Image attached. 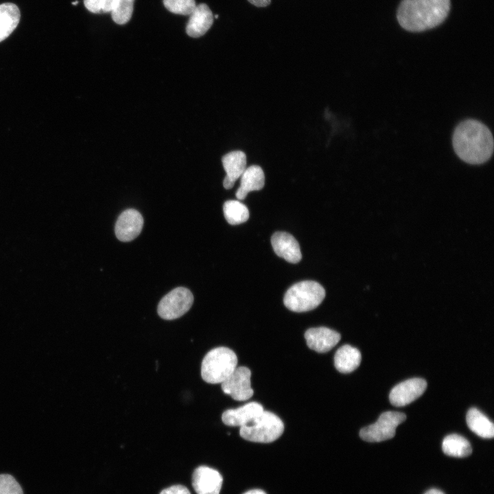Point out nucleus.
<instances>
[{"mask_svg": "<svg viewBox=\"0 0 494 494\" xmlns=\"http://www.w3.org/2000/svg\"><path fill=\"white\" fill-rule=\"evenodd\" d=\"M450 0H403L397 19L401 26L410 32H421L440 24L447 16Z\"/></svg>", "mask_w": 494, "mask_h": 494, "instance_id": "2", "label": "nucleus"}, {"mask_svg": "<svg viewBox=\"0 0 494 494\" xmlns=\"http://www.w3.org/2000/svg\"><path fill=\"white\" fill-rule=\"evenodd\" d=\"M214 16H215V17H214L215 19H217V18H218V15H217V14L215 15Z\"/></svg>", "mask_w": 494, "mask_h": 494, "instance_id": "32", "label": "nucleus"}, {"mask_svg": "<svg viewBox=\"0 0 494 494\" xmlns=\"http://www.w3.org/2000/svg\"><path fill=\"white\" fill-rule=\"evenodd\" d=\"M86 8L95 14L111 12L113 0H84Z\"/></svg>", "mask_w": 494, "mask_h": 494, "instance_id": "26", "label": "nucleus"}, {"mask_svg": "<svg viewBox=\"0 0 494 494\" xmlns=\"http://www.w3.org/2000/svg\"><path fill=\"white\" fill-rule=\"evenodd\" d=\"M237 357L229 348L220 346L209 351L203 358L201 375L209 384H222L235 370Z\"/></svg>", "mask_w": 494, "mask_h": 494, "instance_id": "3", "label": "nucleus"}, {"mask_svg": "<svg viewBox=\"0 0 494 494\" xmlns=\"http://www.w3.org/2000/svg\"><path fill=\"white\" fill-rule=\"evenodd\" d=\"M240 177V186L235 193L238 200H244L249 192L260 190L264 186V173L258 165L246 167Z\"/></svg>", "mask_w": 494, "mask_h": 494, "instance_id": "17", "label": "nucleus"}, {"mask_svg": "<svg viewBox=\"0 0 494 494\" xmlns=\"http://www.w3.org/2000/svg\"><path fill=\"white\" fill-rule=\"evenodd\" d=\"M251 4L257 7H266L270 3V0H248Z\"/></svg>", "mask_w": 494, "mask_h": 494, "instance_id": "28", "label": "nucleus"}, {"mask_svg": "<svg viewBox=\"0 0 494 494\" xmlns=\"http://www.w3.org/2000/svg\"><path fill=\"white\" fill-rule=\"evenodd\" d=\"M305 338L308 347L318 353H326L333 349L340 341L339 333L325 327L307 329Z\"/></svg>", "mask_w": 494, "mask_h": 494, "instance_id": "12", "label": "nucleus"}, {"mask_svg": "<svg viewBox=\"0 0 494 494\" xmlns=\"http://www.w3.org/2000/svg\"><path fill=\"white\" fill-rule=\"evenodd\" d=\"M160 494H191V493L185 486L178 484L163 489Z\"/></svg>", "mask_w": 494, "mask_h": 494, "instance_id": "27", "label": "nucleus"}, {"mask_svg": "<svg viewBox=\"0 0 494 494\" xmlns=\"http://www.w3.org/2000/svg\"><path fill=\"white\" fill-rule=\"evenodd\" d=\"M143 218L137 210L129 209L123 211L117 218L115 232L117 239L121 242H130L135 239L141 232Z\"/></svg>", "mask_w": 494, "mask_h": 494, "instance_id": "10", "label": "nucleus"}, {"mask_svg": "<svg viewBox=\"0 0 494 494\" xmlns=\"http://www.w3.org/2000/svg\"><path fill=\"white\" fill-rule=\"evenodd\" d=\"M283 431L281 419L275 414L263 410L250 423L241 427L239 434L246 440L268 443L276 440Z\"/></svg>", "mask_w": 494, "mask_h": 494, "instance_id": "5", "label": "nucleus"}, {"mask_svg": "<svg viewBox=\"0 0 494 494\" xmlns=\"http://www.w3.org/2000/svg\"><path fill=\"white\" fill-rule=\"evenodd\" d=\"M222 482L220 472L207 466L197 467L192 475V486L197 494H220Z\"/></svg>", "mask_w": 494, "mask_h": 494, "instance_id": "11", "label": "nucleus"}, {"mask_svg": "<svg viewBox=\"0 0 494 494\" xmlns=\"http://www.w3.org/2000/svg\"><path fill=\"white\" fill-rule=\"evenodd\" d=\"M325 291L314 281H303L291 286L283 298L285 306L295 312H304L317 307L324 300Z\"/></svg>", "mask_w": 494, "mask_h": 494, "instance_id": "4", "label": "nucleus"}, {"mask_svg": "<svg viewBox=\"0 0 494 494\" xmlns=\"http://www.w3.org/2000/svg\"><path fill=\"white\" fill-rule=\"evenodd\" d=\"M0 494H23L20 484L9 474L0 475Z\"/></svg>", "mask_w": 494, "mask_h": 494, "instance_id": "25", "label": "nucleus"}, {"mask_svg": "<svg viewBox=\"0 0 494 494\" xmlns=\"http://www.w3.org/2000/svg\"><path fill=\"white\" fill-rule=\"evenodd\" d=\"M425 494H445V493L440 490H438L436 489H432L427 491Z\"/></svg>", "mask_w": 494, "mask_h": 494, "instance_id": "30", "label": "nucleus"}, {"mask_svg": "<svg viewBox=\"0 0 494 494\" xmlns=\"http://www.w3.org/2000/svg\"><path fill=\"white\" fill-rule=\"evenodd\" d=\"M274 252L289 263H296L302 258L300 246L297 240L290 233L276 232L271 237Z\"/></svg>", "mask_w": 494, "mask_h": 494, "instance_id": "13", "label": "nucleus"}, {"mask_svg": "<svg viewBox=\"0 0 494 494\" xmlns=\"http://www.w3.org/2000/svg\"><path fill=\"white\" fill-rule=\"evenodd\" d=\"M225 219L228 224L237 225L246 222L249 218L248 207L238 200H228L223 205Z\"/></svg>", "mask_w": 494, "mask_h": 494, "instance_id": "22", "label": "nucleus"}, {"mask_svg": "<svg viewBox=\"0 0 494 494\" xmlns=\"http://www.w3.org/2000/svg\"><path fill=\"white\" fill-rule=\"evenodd\" d=\"M134 0H113L112 19L117 24L127 23L131 19Z\"/></svg>", "mask_w": 494, "mask_h": 494, "instance_id": "23", "label": "nucleus"}, {"mask_svg": "<svg viewBox=\"0 0 494 494\" xmlns=\"http://www.w3.org/2000/svg\"><path fill=\"white\" fill-rule=\"evenodd\" d=\"M426 388L427 382L422 378L407 379L391 390L389 395L390 401L395 406H405L422 395Z\"/></svg>", "mask_w": 494, "mask_h": 494, "instance_id": "9", "label": "nucleus"}, {"mask_svg": "<svg viewBox=\"0 0 494 494\" xmlns=\"http://www.w3.org/2000/svg\"><path fill=\"white\" fill-rule=\"evenodd\" d=\"M21 14L17 5L12 3L0 5V42L7 38L15 30Z\"/></svg>", "mask_w": 494, "mask_h": 494, "instance_id": "19", "label": "nucleus"}, {"mask_svg": "<svg viewBox=\"0 0 494 494\" xmlns=\"http://www.w3.org/2000/svg\"><path fill=\"white\" fill-rule=\"evenodd\" d=\"M466 421L469 429L478 436L484 438L493 437V423L477 408H473L469 410Z\"/></svg>", "mask_w": 494, "mask_h": 494, "instance_id": "20", "label": "nucleus"}, {"mask_svg": "<svg viewBox=\"0 0 494 494\" xmlns=\"http://www.w3.org/2000/svg\"><path fill=\"white\" fill-rule=\"evenodd\" d=\"M442 449L446 455L457 458L468 456L472 452L470 443L456 434L448 435L443 439Z\"/></svg>", "mask_w": 494, "mask_h": 494, "instance_id": "21", "label": "nucleus"}, {"mask_svg": "<svg viewBox=\"0 0 494 494\" xmlns=\"http://www.w3.org/2000/svg\"><path fill=\"white\" fill-rule=\"evenodd\" d=\"M362 356L360 351L349 344L340 347L334 355V366L340 373H349L360 364Z\"/></svg>", "mask_w": 494, "mask_h": 494, "instance_id": "18", "label": "nucleus"}, {"mask_svg": "<svg viewBox=\"0 0 494 494\" xmlns=\"http://www.w3.org/2000/svg\"><path fill=\"white\" fill-rule=\"evenodd\" d=\"M251 372L245 366L237 367L222 384L223 392L235 401L249 399L254 393L250 383Z\"/></svg>", "mask_w": 494, "mask_h": 494, "instance_id": "8", "label": "nucleus"}, {"mask_svg": "<svg viewBox=\"0 0 494 494\" xmlns=\"http://www.w3.org/2000/svg\"><path fill=\"white\" fill-rule=\"evenodd\" d=\"M243 494H266V493L261 489H252V490L246 491V493H244Z\"/></svg>", "mask_w": 494, "mask_h": 494, "instance_id": "29", "label": "nucleus"}, {"mask_svg": "<svg viewBox=\"0 0 494 494\" xmlns=\"http://www.w3.org/2000/svg\"><path fill=\"white\" fill-rule=\"evenodd\" d=\"M454 151L464 162L478 165L486 162L493 152L490 130L482 122L467 119L460 122L452 137Z\"/></svg>", "mask_w": 494, "mask_h": 494, "instance_id": "1", "label": "nucleus"}, {"mask_svg": "<svg viewBox=\"0 0 494 494\" xmlns=\"http://www.w3.org/2000/svg\"><path fill=\"white\" fill-rule=\"evenodd\" d=\"M165 7L171 12L190 15L195 9V0H163Z\"/></svg>", "mask_w": 494, "mask_h": 494, "instance_id": "24", "label": "nucleus"}, {"mask_svg": "<svg viewBox=\"0 0 494 494\" xmlns=\"http://www.w3.org/2000/svg\"><path fill=\"white\" fill-rule=\"evenodd\" d=\"M214 16L209 6L205 3L196 5L186 26L187 34L193 38L203 36L211 27Z\"/></svg>", "mask_w": 494, "mask_h": 494, "instance_id": "15", "label": "nucleus"}, {"mask_svg": "<svg viewBox=\"0 0 494 494\" xmlns=\"http://www.w3.org/2000/svg\"><path fill=\"white\" fill-rule=\"evenodd\" d=\"M193 302L191 291L183 287L170 291L160 301L157 311L165 320H174L187 313Z\"/></svg>", "mask_w": 494, "mask_h": 494, "instance_id": "7", "label": "nucleus"}, {"mask_svg": "<svg viewBox=\"0 0 494 494\" xmlns=\"http://www.w3.org/2000/svg\"><path fill=\"white\" fill-rule=\"evenodd\" d=\"M263 410L259 403L251 401L238 408L225 410L222 415V420L228 426L243 427L250 423Z\"/></svg>", "mask_w": 494, "mask_h": 494, "instance_id": "14", "label": "nucleus"}, {"mask_svg": "<svg viewBox=\"0 0 494 494\" xmlns=\"http://www.w3.org/2000/svg\"><path fill=\"white\" fill-rule=\"evenodd\" d=\"M222 162L226 174L223 185L225 189H229L246 169V156L242 151H233L225 154Z\"/></svg>", "mask_w": 494, "mask_h": 494, "instance_id": "16", "label": "nucleus"}, {"mask_svg": "<svg viewBox=\"0 0 494 494\" xmlns=\"http://www.w3.org/2000/svg\"><path fill=\"white\" fill-rule=\"evenodd\" d=\"M78 1H75V2H73L72 4H73V5H76V4H78Z\"/></svg>", "mask_w": 494, "mask_h": 494, "instance_id": "31", "label": "nucleus"}, {"mask_svg": "<svg viewBox=\"0 0 494 494\" xmlns=\"http://www.w3.org/2000/svg\"><path fill=\"white\" fill-rule=\"evenodd\" d=\"M406 419L405 414L387 411L382 413L377 421L360 431V438L367 442H381L393 438L396 428Z\"/></svg>", "mask_w": 494, "mask_h": 494, "instance_id": "6", "label": "nucleus"}]
</instances>
